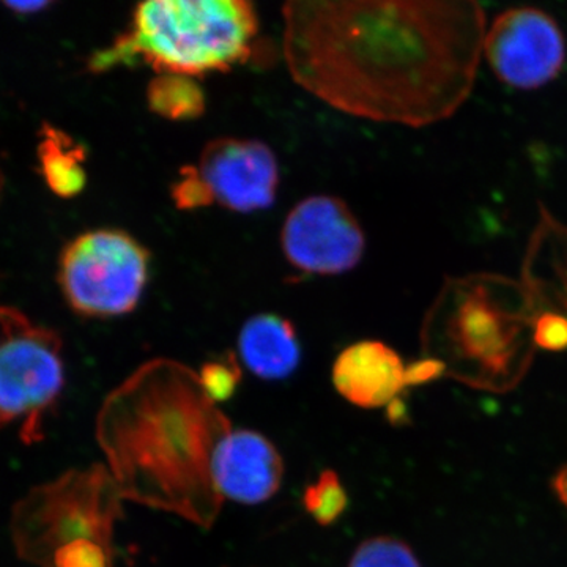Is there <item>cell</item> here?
Segmentation results:
<instances>
[{
	"label": "cell",
	"mask_w": 567,
	"mask_h": 567,
	"mask_svg": "<svg viewBox=\"0 0 567 567\" xmlns=\"http://www.w3.org/2000/svg\"><path fill=\"white\" fill-rule=\"evenodd\" d=\"M171 197L175 207L183 212L199 210L215 205L207 183L193 164L182 167L177 181L171 186Z\"/></svg>",
	"instance_id": "obj_19"
},
{
	"label": "cell",
	"mask_w": 567,
	"mask_h": 567,
	"mask_svg": "<svg viewBox=\"0 0 567 567\" xmlns=\"http://www.w3.org/2000/svg\"><path fill=\"white\" fill-rule=\"evenodd\" d=\"M145 99L153 114L173 122L196 121L207 107L203 85L196 78L183 74H155L148 82Z\"/></svg>",
	"instance_id": "obj_16"
},
{
	"label": "cell",
	"mask_w": 567,
	"mask_h": 567,
	"mask_svg": "<svg viewBox=\"0 0 567 567\" xmlns=\"http://www.w3.org/2000/svg\"><path fill=\"white\" fill-rule=\"evenodd\" d=\"M333 383L338 393L363 409L390 406L406 386L415 385L412 369L382 341H360L336 358Z\"/></svg>",
	"instance_id": "obj_12"
},
{
	"label": "cell",
	"mask_w": 567,
	"mask_h": 567,
	"mask_svg": "<svg viewBox=\"0 0 567 567\" xmlns=\"http://www.w3.org/2000/svg\"><path fill=\"white\" fill-rule=\"evenodd\" d=\"M282 54L293 81L334 110L423 128L475 87L487 31L472 0H292Z\"/></svg>",
	"instance_id": "obj_1"
},
{
	"label": "cell",
	"mask_w": 567,
	"mask_h": 567,
	"mask_svg": "<svg viewBox=\"0 0 567 567\" xmlns=\"http://www.w3.org/2000/svg\"><path fill=\"white\" fill-rule=\"evenodd\" d=\"M257 35L259 18L246 0H151L136 6L128 29L93 52L87 66L106 73L147 65L156 74L197 80L244 65Z\"/></svg>",
	"instance_id": "obj_3"
},
{
	"label": "cell",
	"mask_w": 567,
	"mask_h": 567,
	"mask_svg": "<svg viewBox=\"0 0 567 567\" xmlns=\"http://www.w3.org/2000/svg\"><path fill=\"white\" fill-rule=\"evenodd\" d=\"M205 393L215 404L226 401L233 395L235 388L240 382V371L234 354H227L223 360L204 364L199 374Z\"/></svg>",
	"instance_id": "obj_20"
},
{
	"label": "cell",
	"mask_w": 567,
	"mask_h": 567,
	"mask_svg": "<svg viewBox=\"0 0 567 567\" xmlns=\"http://www.w3.org/2000/svg\"><path fill=\"white\" fill-rule=\"evenodd\" d=\"M566 55L565 33L547 11L514 7L487 25L483 58L507 87H546L561 74Z\"/></svg>",
	"instance_id": "obj_8"
},
{
	"label": "cell",
	"mask_w": 567,
	"mask_h": 567,
	"mask_svg": "<svg viewBox=\"0 0 567 567\" xmlns=\"http://www.w3.org/2000/svg\"><path fill=\"white\" fill-rule=\"evenodd\" d=\"M65 385L62 341L55 331L0 306V425L21 424L25 443L39 442L48 410Z\"/></svg>",
	"instance_id": "obj_7"
},
{
	"label": "cell",
	"mask_w": 567,
	"mask_h": 567,
	"mask_svg": "<svg viewBox=\"0 0 567 567\" xmlns=\"http://www.w3.org/2000/svg\"><path fill=\"white\" fill-rule=\"evenodd\" d=\"M121 498L104 466L69 472L33 488L14 507V547L40 567H114L112 535Z\"/></svg>",
	"instance_id": "obj_4"
},
{
	"label": "cell",
	"mask_w": 567,
	"mask_h": 567,
	"mask_svg": "<svg viewBox=\"0 0 567 567\" xmlns=\"http://www.w3.org/2000/svg\"><path fill=\"white\" fill-rule=\"evenodd\" d=\"M197 169L215 205L244 215L270 208L281 181L274 148L248 137H216L207 142Z\"/></svg>",
	"instance_id": "obj_10"
},
{
	"label": "cell",
	"mask_w": 567,
	"mask_h": 567,
	"mask_svg": "<svg viewBox=\"0 0 567 567\" xmlns=\"http://www.w3.org/2000/svg\"><path fill=\"white\" fill-rule=\"evenodd\" d=\"M551 486H554L555 494H557L559 502H561L563 506L567 509V465L563 466L557 475H555L554 481H551Z\"/></svg>",
	"instance_id": "obj_22"
},
{
	"label": "cell",
	"mask_w": 567,
	"mask_h": 567,
	"mask_svg": "<svg viewBox=\"0 0 567 567\" xmlns=\"http://www.w3.org/2000/svg\"><path fill=\"white\" fill-rule=\"evenodd\" d=\"M6 6L9 7V9L13 11V13L32 14L39 13V11L48 9V7H50V2H44V0L33 2V0H28V2H6Z\"/></svg>",
	"instance_id": "obj_21"
},
{
	"label": "cell",
	"mask_w": 567,
	"mask_h": 567,
	"mask_svg": "<svg viewBox=\"0 0 567 567\" xmlns=\"http://www.w3.org/2000/svg\"><path fill=\"white\" fill-rule=\"evenodd\" d=\"M281 249L287 262L301 274L339 276L363 260L365 235L344 200L317 194L287 213Z\"/></svg>",
	"instance_id": "obj_9"
},
{
	"label": "cell",
	"mask_w": 567,
	"mask_h": 567,
	"mask_svg": "<svg viewBox=\"0 0 567 567\" xmlns=\"http://www.w3.org/2000/svg\"><path fill=\"white\" fill-rule=\"evenodd\" d=\"M427 338H442L453 360L484 375L502 377L533 353V311L524 286L509 276L447 278L425 322Z\"/></svg>",
	"instance_id": "obj_5"
},
{
	"label": "cell",
	"mask_w": 567,
	"mask_h": 567,
	"mask_svg": "<svg viewBox=\"0 0 567 567\" xmlns=\"http://www.w3.org/2000/svg\"><path fill=\"white\" fill-rule=\"evenodd\" d=\"M230 431L199 374L171 360L137 369L104 402L99 417L100 446L123 498L205 527L221 506L212 466Z\"/></svg>",
	"instance_id": "obj_2"
},
{
	"label": "cell",
	"mask_w": 567,
	"mask_h": 567,
	"mask_svg": "<svg viewBox=\"0 0 567 567\" xmlns=\"http://www.w3.org/2000/svg\"><path fill=\"white\" fill-rule=\"evenodd\" d=\"M518 281L529 308L567 320V226L540 207Z\"/></svg>",
	"instance_id": "obj_13"
},
{
	"label": "cell",
	"mask_w": 567,
	"mask_h": 567,
	"mask_svg": "<svg viewBox=\"0 0 567 567\" xmlns=\"http://www.w3.org/2000/svg\"><path fill=\"white\" fill-rule=\"evenodd\" d=\"M241 363L264 380L292 375L301 361L297 330L289 319L271 312L249 317L238 334Z\"/></svg>",
	"instance_id": "obj_14"
},
{
	"label": "cell",
	"mask_w": 567,
	"mask_h": 567,
	"mask_svg": "<svg viewBox=\"0 0 567 567\" xmlns=\"http://www.w3.org/2000/svg\"><path fill=\"white\" fill-rule=\"evenodd\" d=\"M0 192H2V175H0Z\"/></svg>",
	"instance_id": "obj_23"
},
{
	"label": "cell",
	"mask_w": 567,
	"mask_h": 567,
	"mask_svg": "<svg viewBox=\"0 0 567 567\" xmlns=\"http://www.w3.org/2000/svg\"><path fill=\"white\" fill-rule=\"evenodd\" d=\"M347 503L346 488L333 472H323L312 486L306 488L305 506L320 525H331L344 513Z\"/></svg>",
	"instance_id": "obj_17"
},
{
	"label": "cell",
	"mask_w": 567,
	"mask_h": 567,
	"mask_svg": "<svg viewBox=\"0 0 567 567\" xmlns=\"http://www.w3.org/2000/svg\"><path fill=\"white\" fill-rule=\"evenodd\" d=\"M349 567H421L412 548L390 536L372 537L354 550Z\"/></svg>",
	"instance_id": "obj_18"
},
{
	"label": "cell",
	"mask_w": 567,
	"mask_h": 567,
	"mask_svg": "<svg viewBox=\"0 0 567 567\" xmlns=\"http://www.w3.org/2000/svg\"><path fill=\"white\" fill-rule=\"evenodd\" d=\"M151 252L122 229H95L66 244L59 260V284L66 303L84 317L130 315L144 297Z\"/></svg>",
	"instance_id": "obj_6"
},
{
	"label": "cell",
	"mask_w": 567,
	"mask_h": 567,
	"mask_svg": "<svg viewBox=\"0 0 567 567\" xmlns=\"http://www.w3.org/2000/svg\"><path fill=\"white\" fill-rule=\"evenodd\" d=\"M212 473L221 498L260 505L281 487L282 457L267 436L248 429H233L216 447Z\"/></svg>",
	"instance_id": "obj_11"
},
{
	"label": "cell",
	"mask_w": 567,
	"mask_h": 567,
	"mask_svg": "<svg viewBox=\"0 0 567 567\" xmlns=\"http://www.w3.org/2000/svg\"><path fill=\"white\" fill-rule=\"evenodd\" d=\"M40 173L52 193L58 196H78L87 185L84 164L87 152L70 134L44 126L39 145Z\"/></svg>",
	"instance_id": "obj_15"
}]
</instances>
